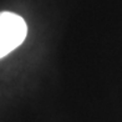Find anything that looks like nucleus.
<instances>
[{
    "label": "nucleus",
    "instance_id": "obj_1",
    "mask_svg": "<svg viewBox=\"0 0 122 122\" xmlns=\"http://www.w3.org/2000/svg\"><path fill=\"white\" fill-rule=\"evenodd\" d=\"M26 34L27 26L20 15L10 11L0 13V59L19 47Z\"/></svg>",
    "mask_w": 122,
    "mask_h": 122
}]
</instances>
